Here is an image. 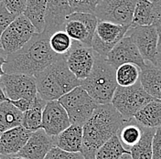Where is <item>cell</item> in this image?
Wrapping results in <instances>:
<instances>
[{"label":"cell","instance_id":"1","mask_svg":"<svg viewBox=\"0 0 161 159\" xmlns=\"http://www.w3.org/2000/svg\"><path fill=\"white\" fill-rule=\"evenodd\" d=\"M50 35L36 33L19 51L6 56L3 67L6 74H26L35 76L64 56L57 55L50 47Z\"/></svg>","mask_w":161,"mask_h":159},{"label":"cell","instance_id":"2","mask_svg":"<svg viewBox=\"0 0 161 159\" xmlns=\"http://www.w3.org/2000/svg\"><path fill=\"white\" fill-rule=\"evenodd\" d=\"M127 120H125L112 103L97 105L90 119L82 126L81 155L84 159H95L101 146L116 135Z\"/></svg>","mask_w":161,"mask_h":159},{"label":"cell","instance_id":"3","mask_svg":"<svg viewBox=\"0 0 161 159\" xmlns=\"http://www.w3.org/2000/svg\"><path fill=\"white\" fill-rule=\"evenodd\" d=\"M37 92L46 101H58L70 90L80 86V80L69 70L65 56L35 76Z\"/></svg>","mask_w":161,"mask_h":159},{"label":"cell","instance_id":"4","mask_svg":"<svg viewBox=\"0 0 161 159\" xmlns=\"http://www.w3.org/2000/svg\"><path fill=\"white\" fill-rule=\"evenodd\" d=\"M115 71L116 70L105 58L97 54L90 75L85 80H80V86L98 105L112 102L114 91L118 86Z\"/></svg>","mask_w":161,"mask_h":159},{"label":"cell","instance_id":"5","mask_svg":"<svg viewBox=\"0 0 161 159\" xmlns=\"http://www.w3.org/2000/svg\"><path fill=\"white\" fill-rule=\"evenodd\" d=\"M155 100L144 90L138 81L130 87L117 86L111 103L124 119L130 120L146 104Z\"/></svg>","mask_w":161,"mask_h":159},{"label":"cell","instance_id":"6","mask_svg":"<svg viewBox=\"0 0 161 159\" xmlns=\"http://www.w3.org/2000/svg\"><path fill=\"white\" fill-rule=\"evenodd\" d=\"M58 101L66 111L70 124L80 126H83L90 119L98 105L81 86L74 88Z\"/></svg>","mask_w":161,"mask_h":159},{"label":"cell","instance_id":"7","mask_svg":"<svg viewBox=\"0 0 161 159\" xmlns=\"http://www.w3.org/2000/svg\"><path fill=\"white\" fill-rule=\"evenodd\" d=\"M37 33L34 26L24 15L13 20L0 37L1 51L5 56L21 50Z\"/></svg>","mask_w":161,"mask_h":159},{"label":"cell","instance_id":"8","mask_svg":"<svg viewBox=\"0 0 161 159\" xmlns=\"http://www.w3.org/2000/svg\"><path fill=\"white\" fill-rule=\"evenodd\" d=\"M136 0H101L94 15L98 21L130 27Z\"/></svg>","mask_w":161,"mask_h":159},{"label":"cell","instance_id":"9","mask_svg":"<svg viewBox=\"0 0 161 159\" xmlns=\"http://www.w3.org/2000/svg\"><path fill=\"white\" fill-rule=\"evenodd\" d=\"M98 19L94 14L73 12L66 19L63 30L71 40L92 48V41Z\"/></svg>","mask_w":161,"mask_h":159},{"label":"cell","instance_id":"10","mask_svg":"<svg viewBox=\"0 0 161 159\" xmlns=\"http://www.w3.org/2000/svg\"><path fill=\"white\" fill-rule=\"evenodd\" d=\"M130 27L121 26L106 21H98L92 41V49L101 57L105 58L113 48L127 33Z\"/></svg>","mask_w":161,"mask_h":159},{"label":"cell","instance_id":"11","mask_svg":"<svg viewBox=\"0 0 161 159\" xmlns=\"http://www.w3.org/2000/svg\"><path fill=\"white\" fill-rule=\"evenodd\" d=\"M8 101L26 99L33 101L38 95L36 80L34 76L26 74H5L0 80Z\"/></svg>","mask_w":161,"mask_h":159},{"label":"cell","instance_id":"12","mask_svg":"<svg viewBox=\"0 0 161 159\" xmlns=\"http://www.w3.org/2000/svg\"><path fill=\"white\" fill-rule=\"evenodd\" d=\"M96 55L92 48L73 41L71 49L65 55V60L73 75L78 80H83L92 72Z\"/></svg>","mask_w":161,"mask_h":159},{"label":"cell","instance_id":"13","mask_svg":"<svg viewBox=\"0 0 161 159\" xmlns=\"http://www.w3.org/2000/svg\"><path fill=\"white\" fill-rule=\"evenodd\" d=\"M126 35L133 40L143 60L155 64L157 47L159 38L155 26L150 25L131 28Z\"/></svg>","mask_w":161,"mask_h":159},{"label":"cell","instance_id":"14","mask_svg":"<svg viewBox=\"0 0 161 159\" xmlns=\"http://www.w3.org/2000/svg\"><path fill=\"white\" fill-rule=\"evenodd\" d=\"M111 65L116 70L124 64H135L142 69L146 65V61L141 57L139 50L129 36H125L113 48V50L105 57Z\"/></svg>","mask_w":161,"mask_h":159},{"label":"cell","instance_id":"15","mask_svg":"<svg viewBox=\"0 0 161 159\" xmlns=\"http://www.w3.org/2000/svg\"><path fill=\"white\" fill-rule=\"evenodd\" d=\"M70 125L69 116L59 101H47L42 112L41 129L50 136H57Z\"/></svg>","mask_w":161,"mask_h":159},{"label":"cell","instance_id":"16","mask_svg":"<svg viewBox=\"0 0 161 159\" xmlns=\"http://www.w3.org/2000/svg\"><path fill=\"white\" fill-rule=\"evenodd\" d=\"M53 147H55L54 137L40 129L31 133L25 146L16 155L26 159H44Z\"/></svg>","mask_w":161,"mask_h":159},{"label":"cell","instance_id":"17","mask_svg":"<svg viewBox=\"0 0 161 159\" xmlns=\"http://www.w3.org/2000/svg\"><path fill=\"white\" fill-rule=\"evenodd\" d=\"M72 13L68 0H47L44 32L50 36L63 30L66 19Z\"/></svg>","mask_w":161,"mask_h":159},{"label":"cell","instance_id":"18","mask_svg":"<svg viewBox=\"0 0 161 159\" xmlns=\"http://www.w3.org/2000/svg\"><path fill=\"white\" fill-rule=\"evenodd\" d=\"M31 132L22 125L7 130L0 136V156L16 155L27 144Z\"/></svg>","mask_w":161,"mask_h":159},{"label":"cell","instance_id":"19","mask_svg":"<svg viewBox=\"0 0 161 159\" xmlns=\"http://www.w3.org/2000/svg\"><path fill=\"white\" fill-rule=\"evenodd\" d=\"M141 85L144 90L152 98L161 101V70L151 62L140 69Z\"/></svg>","mask_w":161,"mask_h":159},{"label":"cell","instance_id":"20","mask_svg":"<svg viewBox=\"0 0 161 159\" xmlns=\"http://www.w3.org/2000/svg\"><path fill=\"white\" fill-rule=\"evenodd\" d=\"M82 126L70 124L54 137L55 146L69 153H80L82 146Z\"/></svg>","mask_w":161,"mask_h":159},{"label":"cell","instance_id":"21","mask_svg":"<svg viewBox=\"0 0 161 159\" xmlns=\"http://www.w3.org/2000/svg\"><path fill=\"white\" fill-rule=\"evenodd\" d=\"M142 127L158 128L161 126V101L155 100L146 104L134 116Z\"/></svg>","mask_w":161,"mask_h":159},{"label":"cell","instance_id":"22","mask_svg":"<svg viewBox=\"0 0 161 159\" xmlns=\"http://www.w3.org/2000/svg\"><path fill=\"white\" fill-rule=\"evenodd\" d=\"M158 18L157 10L149 0H136L130 29L154 25Z\"/></svg>","mask_w":161,"mask_h":159},{"label":"cell","instance_id":"23","mask_svg":"<svg viewBox=\"0 0 161 159\" xmlns=\"http://www.w3.org/2000/svg\"><path fill=\"white\" fill-rule=\"evenodd\" d=\"M47 0H28L23 15L34 26L37 33L44 32Z\"/></svg>","mask_w":161,"mask_h":159},{"label":"cell","instance_id":"24","mask_svg":"<svg viewBox=\"0 0 161 159\" xmlns=\"http://www.w3.org/2000/svg\"><path fill=\"white\" fill-rule=\"evenodd\" d=\"M47 101L42 100L37 95L33 105L27 112H23L22 126L31 133L41 129L42 123V112L45 108Z\"/></svg>","mask_w":161,"mask_h":159},{"label":"cell","instance_id":"25","mask_svg":"<svg viewBox=\"0 0 161 159\" xmlns=\"http://www.w3.org/2000/svg\"><path fill=\"white\" fill-rule=\"evenodd\" d=\"M23 112L17 109L9 101L0 103V133L22 124Z\"/></svg>","mask_w":161,"mask_h":159},{"label":"cell","instance_id":"26","mask_svg":"<svg viewBox=\"0 0 161 159\" xmlns=\"http://www.w3.org/2000/svg\"><path fill=\"white\" fill-rule=\"evenodd\" d=\"M143 134V127L132 118L127 120L117 133V136L120 140L122 145L126 150L130 149L132 146L136 145L140 140Z\"/></svg>","mask_w":161,"mask_h":159},{"label":"cell","instance_id":"27","mask_svg":"<svg viewBox=\"0 0 161 159\" xmlns=\"http://www.w3.org/2000/svg\"><path fill=\"white\" fill-rule=\"evenodd\" d=\"M155 133V128L143 127V134L140 140L129 149L132 158L152 159V141Z\"/></svg>","mask_w":161,"mask_h":159},{"label":"cell","instance_id":"28","mask_svg":"<svg viewBox=\"0 0 161 159\" xmlns=\"http://www.w3.org/2000/svg\"><path fill=\"white\" fill-rule=\"evenodd\" d=\"M125 154H130V152L122 145L116 134L97 150L95 159H119Z\"/></svg>","mask_w":161,"mask_h":159},{"label":"cell","instance_id":"29","mask_svg":"<svg viewBox=\"0 0 161 159\" xmlns=\"http://www.w3.org/2000/svg\"><path fill=\"white\" fill-rule=\"evenodd\" d=\"M117 85L120 87H130L139 81L140 68L135 64H124L118 67L115 71Z\"/></svg>","mask_w":161,"mask_h":159},{"label":"cell","instance_id":"30","mask_svg":"<svg viewBox=\"0 0 161 159\" xmlns=\"http://www.w3.org/2000/svg\"><path fill=\"white\" fill-rule=\"evenodd\" d=\"M49 43L50 49L54 53L60 56H65L71 49L73 40L64 30H60L50 35Z\"/></svg>","mask_w":161,"mask_h":159},{"label":"cell","instance_id":"31","mask_svg":"<svg viewBox=\"0 0 161 159\" xmlns=\"http://www.w3.org/2000/svg\"><path fill=\"white\" fill-rule=\"evenodd\" d=\"M72 12L94 14L97 0H68Z\"/></svg>","mask_w":161,"mask_h":159},{"label":"cell","instance_id":"32","mask_svg":"<svg viewBox=\"0 0 161 159\" xmlns=\"http://www.w3.org/2000/svg\"><path fill=\"white\" fill-rule=\"evenodd\" d=\"M44 159H84V157L81 153H69L55 146L47 154Z\"/></svg>","mask_w":161,"mask_h":159},{"label":"cell","instance_id":"33","mask_svg":"<svg viewBox=\"0 0 161 159\" xmlns=\"http://www.w3.org/2000/svg\"><path fill=\"white\" fill-rule=\"evenodd\" d=\"M28 0H3L6 8L15 17L23 15L26 9Z\"/></svg>","mask_w":161,"mask_h":159},{"label":"cell","instance_id":"34","mask_svg":"<svg viewBox=\"0 0 161 159\" xmlns=\"http://www.w3.org/2000/svg\"><path fill=\"white\" fill-rule=\"evenodd\" d=\"M16 18L17 17H15L8 10L3 1L0 2V37L5 30L9 26L10 23Z\"/></svg>","mask_w":161,"mask_h":159},{"label":"cell","instance_id":"35","mask_svg":"<svg viewBox=\"0 0 161 159\" xmlns=\"http://www.w3.org/2000/svg\"><path fill=\"white\" fill-rule=\"evenodd\" d=\"M152 159H161V126L156 129L153 137Z\"/></svg>","mask_w":161,"mask_h":159},{"label":"cell","instance_id":"36","mask_svg":"<svg viewBox=\"0 0 161 159\" xmlns=\"http://www.w3.org/2000/svg\"><path fill=\"white\" fill-rule=\"evenodd\" d=\"M35 99L33 100V101H30V100L26 99H20L18 100V101H9L17 109L19 110L21 112H27L33 105Z\"/></svg>","mask_w":161,"mask_h":159},{"label":"cell","instance_id":"37","mask_svg":"<svg viewBox=\"0 0 161 159\" xmlns=\"http://www.w3.org/2000/svg\"><path fill=\"white\" fill-rule=\"evenodd\" d=\"M154 65L161 70V37L158 38V47H157V54H156V60H155V64Z\"/></svg>","mask_w":161,"mask_h":159},{"label":"cell","instance_id":"38","mask_svg":"<svg viewBox=\"0 0 161 159\" xmlns=\"http://www.w3.org/2000/svg\"><path fill=\"white\" fill-rule=\"evenodd\" d=\"M5 63H6V56L4 55V53L0 50V80H1L3 75L6 74L5 71H4V69H3Z\"/></svg>","mask_w":161,"mask_h":159},{"label":"cell","instance_id":"39","mask_svg":"<svg viewBox=\"0 0 161 159\" xmlns=\"http://www.w3.org/2000/svg\"><path fill=\"white\" fill-rule=\"evenodd\" d=\"M151 3L154 5V7H155V8L157 10V12H158V16H159V18L161 17V0H149Z\"/></svg>","mask_w":161,"mask_h":159},{"label":"cell","instance_id":"40","mask_svg":"<svg viewBox=\"0 0 161 159\" xmlns=\"http://www.w3.org/2000/svg\"><path fill=\"white\" fill-rule=\"evenodd\" d=\"M154 26H155L156 30H157L158 33V36L161 37V17L160 18H158V19L155 21Z\"/></svg>","mask_w":161,"mask_h":159},{"label":"cell","instance_id":"41","mask_svg":"<svg viewBox=\"0 0 161 159\" xmlns=\"http://www.w3.org/2000/svg\"><path fill=\"white\" fill-rule=\"evenodd\" d=\"M8 101V97H7V95H6L3 88L0 85V103H2L4 101Z\"/></svg>","mask_w":161,"mask_h":159},{"label":"cell","instance_id":"42","mask_svg":"<svg viewBox=\"0 0 161 159\" xmlns=\"http://www.w3.org/2000/svg\"><path fill=\"white\" fill-rule=\"evenodd\" d=\"M1 159H26L21 156H18L17 155H10V156H0Z\"/></svg>","mask_w":161,"mask_h":159},{"label":"cell","instance_id":"43","mask_svg":"<svg viewBox=\"0 0 161 159\" xmlns=\"http://www.w3.org/2000/svg\"><path fill=\"white\" fill-rule=\"evenodd\" d=\"M119 159H133V158H132V156H131L130 154H125V155H123Z\"/></svg>","mask_w":161,"mask_h":159},{"label":"cell","instance_id":"44","mask_svg":"<svg viewBox=\"0 0 161 159\" xmlns=\"http://www.w3.org/2000/svg\"><path fill=\"white\" fill-rule=\"evenodd\" d=\"M100 1H101V0H97V4H98V3H99Z\"/></svg>","mask_w":161,"mask_h":159},{"label":"cell","instance_id":"45","mask_svg":"<svg viewBox=\"0 0 161 159\" xmlns=\"http://www.w3.org/2000/svg\"><path fill=\"white\" fill-rule=\"evenodd\" d=\"M0 50H1V44H0Z\"/></svg>","mask_w":161,"mask_h":159},{"label":"cell","instance_id":"46","mask_svg":"<svg viewBox=\"0 0 161 159\" xmlns=\"http://www.w3.org/2000/svg\"><path fill=\"white\" fill-rule=\"evenodd\" d=\"M2 1H3V0H0V2H2Z\"/></svg>","mask_w":161,"mask_h":159},{"label":"cell","instance_id":"47","mask_svg":"<svg viewBox=\"0 0 161 159\" xmlns=\"http://www.w3.org/2000/svg\"><path fill=\"white\" fill-rule=\"evenodd\" d=\"M0 159H1V158H0Z\"/></svg>","mask_w":161,"mask_h":159}]
</instances>
